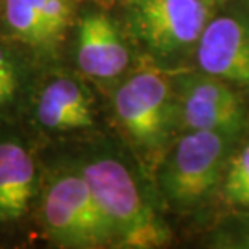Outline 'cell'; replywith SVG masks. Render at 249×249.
Here are the masks:
<instances>
[{
	"label": "cell",
	"mask_w": 249,
	"mask_h": 249,
	"mask_svg": "<svg viewBox=\"0 0 249 249\" xmlns=\"http://www.w3.org/2000/svg\"><path fill=\"white\" fill-rule=\"evenodd\" d=\"M97 204L124 248H159L170 241V228L142 197L136 180L115 159H97L83 170Z\"/></svg>",
	"instance_id": "6da1fadb"
},
{
	"label": "cell",
	"mask_w": 249,
	"mask_h": 249,
	"mask_svg": "<svg viewBox=\"0 0 249 249\" xmlns=\"http://www.w3.org/2000/svg\"><path fill=\"white\" fill-rule=\"evenodd\" d=\"M236 138L231 133L209 129L188 131L163 168L162 186L167 197L181 207L202 202L220 183Z\"/></svg>",
	"instance_id": "7a4b0ae2"
},
{
	"label": "cell",
	"mask_w": 249,
	"mask_h": 249,
	"mask_svg": "<svg viewBox=\"0 0 249 249\" xmlns=\"http://www.w3.org/2000/svg\"><path fill=\"white\" fill-rule=\"evenodd\" d=\"M115 112L138 146L162 147L177 120L170 79L159 68L139 70L117 91Z\"/></svg>",
	"instance_id": "3957f363"
},
{
	"label": "cell",
	"mask_w": 249,
	"mask_h": 249,
	"mask_svg": "<svg viewBox=\"0 0 249 249\" xmlns=\"http://www.w3.org/2000/svg\"><path fill=\"white\" fill-rule=\"evenodd\" d=\"M44 222L53 240L67 246L97 248L117 241L83 175H65L51 185L44 201Z\"/></svg>",
	"instance_id": "277c9868"
},
{
	"label": "cell",
	"mask_w": 249,
	"mask_h": 249,
	"mask_svg": "<svg viewBox=\"0 0 249 249\" xmlns=\"http://www.w3.org/2000/svg\"><path fill=\"white\" fill-rule=\"evenodd\" d=\"M209 10L202 0H134L131 21L154 53L173 57L199 41Z\"/></svg>",
	"instance_id": "5b68a950"
},
{
	"label": "cell",
	"mask_w": 249,
	"mask_h": 249,
	"mask_svg": "<svg viewBox=\"0 0 249 249\" xmlns=\"http://www.w3.org/2000/svg\"><path fill=\"white\" fill-rule=\"evenodd\" d=\"M177 120L188 131L209 129L240 136L246 128V110L225 79L204 71L178 79Z\"/></svg>",
	"instance_id": "8992f818"
},
{
	"label": "cell",
	"mask_w": 249,
	"mask_h": 249,
	"mask_svg": "<svg viewBox=\"0 0 249 249\" xmlns=\"http://www.w3.org/2000/svg\"><path fill=\"white\" fill-rule=\"evenodd\" d=\"M197 62L202 71L249 86V19L227 15L209 21L197 41Z\"/></svg>",
	"instance_id": "52a82bcc"
},
{
	"label": "cell",
	"mask_w": 249,
	"mask_h": 249,
	"mask_svg": "<svg viewBox=\"0 0 249 249\" xmlns=\"http://www.w3.org/2000/svg\"><path fill=\"white\" fill-rule=\"evenodd\" d=\"M129 53L120 31L106 13H89L79 23L78 63L84 73L108 79L128 67Z\"/></svg>",
	"instance_id": "ba28073f"
},
{
	"label": "cell",
	"mask_w": 249,
	"mask_h": 249,
	"mask_svg": "<svg viewBox=\"0 0 249 249\" xmlns=\"http://www.w3.org/2000/svg\"><path fill=\"white\" fill-rule=\"evenodd\" d=\"M12 31L31 46H51L62 36L71 17L70 0H5Z\"/></svg>",
	"instance_id": "9c48e42d"
},
{
	"label": "cell",
	"mask_w": 249,
	"mask_h": 249,
	"mask_svg": "<svg viewBox=\"0 0 249 249\" xmlns=\"http://www.w3.org/2000/svg\"><path fill=\"white\" fill-rule=\"evenodd\" d=\"M37 118L53 131H70L92 126L91 101L84 89L73 79L49 83L37 104Z\"/></svg>",
	"instance_id": "30bf717a"
},
{
	"label": "cell",
	"mask_w": 249,
	"mask_h": 249,
	"mask_svg": "<svg viewBox=\"0 0 249 249\" xmlns=\"http://www.w3.org/2000/svg\"><path fill=\"white\" fill-rule=\"evenodd\" d=\"M34 162L17 142L0 144V220H13L28 211L34 194Z\"/></svg>",
	"instance_id": "8fae6325"
},
{
	"label": "cell",
	"mask_w": 249,
	"mask_h": 249,
	"mask_svg": "<svg viewBox=\"0 0 249 249\" xmlns=\"http://www.w3.org/2000/svg\"><path fill=\"white\" fill-rule=\"evenodd\" d=\"M223 191L233 206L249 207V144L228 160Z\"/></svg>",
	"instance_id": "7c38bea8"
},
{
	"label": "cell",
	"mask_w": 249,
	"mask_h": 249,
	"mask_svg": "<svg viewBox=\"0 0 249 249\" xmlns=\"http://www.w3.org/2000/svg\"><path fill=\"white\" fill-rule=\"evenodd\" d=\"M19 84V74L13 57L0 46V106L13 99Z\"/></svg>",
	"instance_id": "4fadbf2b"
},
{
	"label": "cell",
	"mask_w": 249,
	"mask_h": 249,
	"mask_svg": "<svg viewBox=\"0 0 249 249\" xmlns=\"http://www.w3.org/2000/svg\"><path fill=\"white\" fill-rule=\"evenodd\" d=\"M240 246L241 248H249V230L243 233V236L240 240Z\"/></svg>",
	"instance_id": "5bb4252c"
},
{
	"label": "cell",
	"mask_w": 249,
	"mask_h": 249,
	"mask_svg": "<svg viewBox=\"0 0 249 249\" xmlns=\"http://www.w3.org/2000/svg\"><path fill=\"white\" fill-rule=\"evenodd\" d=\"M202 2L206 3V5H209V7H215V5L225 2V0H202Z\"/></svg>",
	"instance_id": "9a60e30c"
}]
</instances>
